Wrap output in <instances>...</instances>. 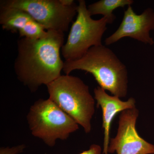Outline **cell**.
Instances as JSON below:
<instances>
[{"mask_svg": "<svg viewBox=\"0 0 154 154\" xmlns=\"http://www.w3.org/2000/svg\"><path fill=\"white\" fill-rule=\"evenodd\" d=\"M94 99L97 107H100L102 113V128L104 129V143L102 153L108 154L110 126L116 114L124 110L136 107V100L131 97L126 101L117 96H111L98 86L94 90Z\"/></svg>", "mask_w": 154, "mask_h": 154, "instance_id": "9c48e42d", "label": "cell"}, {"mask_svg": "<svg viewBox=\"0 0 154 154\" xmlns=\"http://www.w3.org/2000/svg\"><path fill=\"white\" fill-rule=\"evenodd\" d=\"M154 30V10L145 9L140 15L136 14L131 5L128 6L118 29L105 40L106 45L116 43L124 37H130L145 44H154L150 33Z\"/></svg>", "mask_w": 154, "mask_h": 154, "instance_id": "ba28073f", "label": "cell"}, {"mask_svg": "<svg viewBox=\"0 0 154 154\" xmlns=\"http://www.w3.org/2000/svg\"><path fill=\"white\" fill-rule=\"evenodd\" d=\"M75 70L93 75L99 87L113 96L122 98L127 95L126 66L112 50L103 45L91 48L79 59L65 61L63 71L65 75Z\"/></svg>", "mask_w": 154, "mask_h": 154, "instance_id": "7a4b0ae2", "label": "cell"}, {"mask_svg": "<svg viewBox=\"0 0 154 154\" xmlns=\"http://www.w3.org/2000/svg\"><path fill=\"white\" fill-rule=\"evenodd\" d=\"M60 2L63 5L65 6H72L75 3L73 0H60Z\"/></svg>", "mask_w": 154, "mask_h": 154, "instance_id": "5bb4252c", "label": "cell"}, {"mask_svg": "<svg viewBox=\"0 0 154 154\" xmlns=\"http://www.w3.org/2000/svg\"><path fill=\"white\" fill-rule=\"evenodd\" d=\"M77 14L66 42L61 48L65 61L79 59L91 48L102 45V37L107 29L106 18L92 19L85 0L79 1Z\"/></svg>", "mask_w": 154, "mask_h": 154, "instance_id": "5b68a950", "label": "cell"}, {"mask_svg": "<svg viewBox=\"0 0 154 154\" xmlns=\"http://www.w3.org/2000/svg\"><path fill=\"white\" fill-rule=\"evenodd\" d=\"M26 148V146L24 144L19 145L10 148L1 147L0 149V154H18L21 153Z\"/></svg>", "mask_w": 154, "mask_h": 154, "instance_id": "7c38bea8", "label": "cell"}, {"mask_svg": "<svg viewBox=\"0 0 154 154\" xmlns=\"http://www.w3.org/2000/svg\"><path fill=\"white\" fill-rule=\"evenodd\" d=\"M46 31L40 38H21L17 42L14 70L19 81L32 92L57 79L63 69L64 62L60 51L64 44V34Z\"/></svg>", "mask_w": 154, "mask_h": 154, "instance_id": "6da1fadb", "label": "cell"}, {"mask_svg": "<svg viewBox=\"0 0 154 154\" xmlns=\"http://www.w3.org/2000/svg\"><path fill=\"white\" fill-rule=\"evenodd\" d=\"M102 149L100 146L94 144L91 145L89 149L83 151L79 154H102Z\"/></svg>", "mask_w": 154, "mask_h": 154, "instance_id": "4fadbf2b", "label": "cell"}, {"mask_svg": "<svg viewBox=\"0 0 154 154\" xmlns=\"http://www.w3.org/2000/svg\"><path fill=\"white\" fill-rule=\"evenodd\" d=\"M0 7L22 10L45 30L64 33L76 15L78 5L65 6L60 0H2Z\"/></svg>", "mask_w": 154, "mask_h": 154, "instance_id": "8992f818", "label": "cell"}, {"mask_svg": "<svg viewBox=\"0 0 154 154\" xmlns=\"http://www.w3.org/2000/svg\"><path fill=\"white\" fill-rule=\"evenodd\" d=\"M49 99L81 125L86 134L92 130L95 99L89 87L80 78L61 75L47 85Z\"/></svg>", "mask_w": 154, "mask_h": 154, "instance_id": "3957f363", "label": "cell"}, {"mask_svg": "<svg viewBox=\"0 0 154 154\" xmlns=\"http://www.w3.org/2000/svg\"><path fill=\"white\" fill-rule=\"evenodd\" d=\"M132 0H101L88 6L91 16L101 14L107 19L108 24L113 23L116 19L113 11L119 8L131 5Z\"/></svg>", "mask_w": 154, "mask_h": 154, "instance_id": "8fae6325", "label": "cell"}, {"mask_svg": "<svg viewBox=\"0 0 154 154\" xmlns=\"http://www.w3.org/2000/svg\"><path fill=\"white\" fill-rule=\"evenodd\" d=\"M139 114L136 107L121 112L117 134L115 137L110 139L108 153L154 154V145L141 137L137 130Z\"/></svg>", "mask_w": 154, "mask_h": 154, "instance_id": "52a82bcc", "label": "cell"}, {"mask_svg": "<svg viewBox=\"0 0 154 154\" xmlns=\"http://www.w3.org/2000/svg\"><path fill=\"white\" fill-rule=\"evenodd\" d=\"M27 120L32 135L51 147L55 146L57 140H67L79 125L49 98L34 102Z\"/></svg>", "mask_w": 154, "mask_h": 154, "instance_id": "277c9868", "label": "cell"}, {"mask_svg": "<svg viewBox=\"0 0 154 154\" xmlns=\"http://www.w3.org/2000/svg\"><path fill=\"white\" fill-rule=\"evenodd\" d=\"M0 24L4 30L19 32L21 38H39L47 32L27 12L14 8L0 7Z\"/></svg>", "mask_w": 154, "mask_h": 154, "instance_id": "30bf717a", "label": "cell"}]
</instances>
